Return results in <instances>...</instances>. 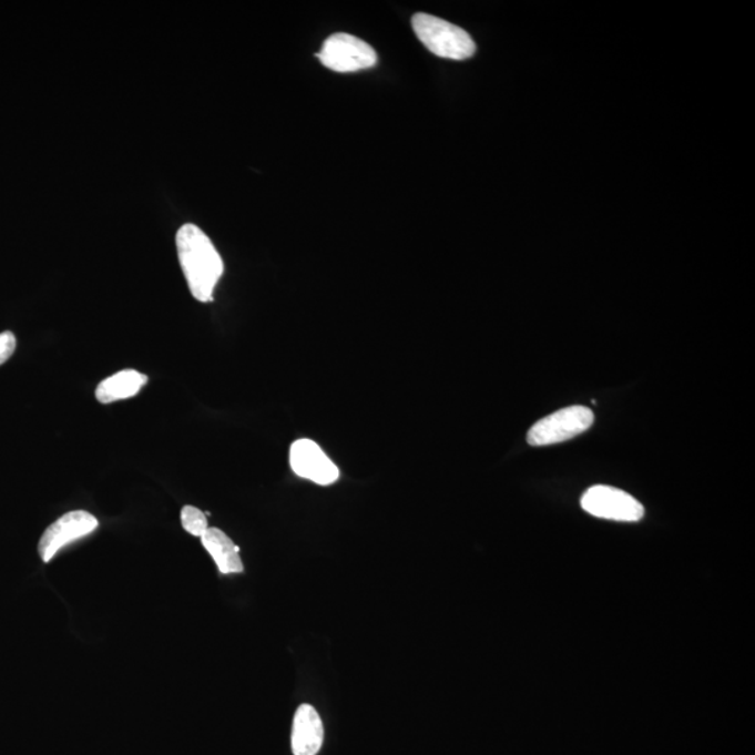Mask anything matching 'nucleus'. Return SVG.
<instances>
[{
	"label": "nucleus",
	"mask_w": 755,
	"mask_h": 755,
	"mask_svg": "<svg viewBox=\"0 0 755 755\" xmlns=\"http://www.w3.org/2000/svg\"><path fill=\"white\" fill-rule=\"evenodd\" d=\"M323 65L337 73H355L371 69L378 63L374 48L358 37L337 33L325 41L315 55Z\"/></svg>",
	"instance_id": "obj_4"
},
{
	"label": "nucleus",
	"mask_w": 755,
	"mask_h": 755,
	"mask_svg": "<svg viewBox=\"0 0 755 755\" xmlns=\"http://www.w3.org/2000/svg\"><path fill=\"white\" fill-rule=\"evenodd\" d=\"M594 421L591 409L583 406L565 407L555 414L544 417L530 428L528 433L529 446L545 447L569 441L589 430Z\"/></svg>",
	"instance_id": "obj_3"
},
{
	"label": "nucleus",
	"mask_w": 755,
	"mask_h": 755,
	"mask_svg": "<svg viewBox=\"0 0 755 755\" xmlns=\"http://www.w3.org/2000/svg\"><path fill=\"white\" fill-rule=\"evenodd\" d=\"M182 528L186 530L192 537L202 538L208 529L207 518L205 513L197 508L186 506L181 511Z\"/></svg>",
	"instance_id": "obj_11"
},
{
	"label": "nucleus",
	"mask_w": 755,
	"mask_h": 755,
	"mask_svg": "<svg viewBox=\"0 0 755 755\" xmlns=\"http://www.w3.org/2000/svg\"><path fill=\"white\" fill-rule=\"evenodd\" d=\"M147 381V375L137 373L135 369H123V371L112 375L99 385L98 390H95V398L104 405L130 399L141 392Z\"/></svg>",
	"instance_id": "obj_10"
},
{
	"label": "nucleus",
	"mask_w": 755,
	"mask_h": 755,
	"mask_svg": "<svg viewBox=\"0 0 755 755\" xmlns=\"http://www.w3.org/2000/svg\"><path fill=\"white\" fill-rule=\"evenodd\" d=\"M16 346H18V341H16V336L12 331L0 334V366L13 356Z\"/></svg>",
	"instance_id": "obj_12"
},
{
	"label": "nucleus",
	"mask_w": 755,
	"mask_h": 755,
	"mask_svg": "<svg viewBox=\"0 0 755 755\" xmlns=\"http://www.w3.org/2000/svg\"><path fill=\"white\" fill-rule=\"evenodd\" d=\"M417 39L439 58L465 61L475 55L476 44L460 27L436 16L417 13L411 19Z\"/></svg>",
	"instance_id": "obj_2"
},
{
	"label": "nucleus",
	"mask_w": 755,
	"mask_h": 755,
	"mask_svg": "<svg viewBox=\"0 0 755 755\" xmlns=\"http://www.w3.org/2000/svg\"><path fill=\"white\" fill-rule=\"evenodd\" d=\"M290 466L298 476L319 486H330L339 479V469L317 442L298 439L290 448Z\"/></svg>",
	"instance_id": "obj_7"
},
{
	"label": "nucleus",
	"mask_w": 755,
	"mask_h": 755,
	"mask_svg": "<svg viewBox=\"0 0 755 755\" xmlns=\"http://www.w3.org/2000/svg\"><path fill=\"white\" fill-rule=\"evenodd\" d=\"M99 528L98 518L85 511H72L53 522L39 543L41 560L50 562L59 550L89 537Z\"/></svg>",
	"instance_id": "obj_6"
},
{
	"label": "nucleus",
	"mask_w": 755,
	"mask_h": 755,
	"mask_svg": "<svg viewBox=\"0 0 755 755\" xmlns=\"http://www.w3.org/2000/svg\"><path fill=\"white\" fill-rule=\"evenodd\" d=\"M583 510L596 518L618 522H639L644 507L633 496L609 486H594L582 496Z\"/></svg>",
	"instance_id": "obj_5"
},
{
	"label": "nucleus",
	"mask_w": 755,
	"mask_h": 755,
	"mask_svg": "<svg viewBox=\"0 0 755 755\" xmlns=\"http://www.w3.org/2000/svg\"><path fill=\"white\" fill-rule=\"evenodd\" d=\"M176 252L192 296L201 303L213 302L224 264L212 239L195 224H185L176 233Z\"/></svg>",
	"instance_id": "obj_1"
},
{
	"label": "nucleus",
	"mask_w": 755,
	"mask_h": 755,
	"mask_svg": "<svg viewBox=\"0 0 755 755\" xmlns=\"http://www.w3.org/2000/svg\"><path fill=\"white\" fill-rule=\"evenodd\" d=\"M202 544L207 553L216 562L217 569L222 574H241L244 571L243 560L239 557V549L223 530L208 528L203 534Z\"/></svg>",
	"instance_id": "obj_9"
},
{
	"label": "nucleus",
	"mask_w": 755,
	"mask_h": 755,
	"mask_svg": "<svg viewBox=\"0 0 755 755\" xmlns=\"http://www.w3.org/2000/svg\"><path fill=\"white\" fill-rule=\"evenodd\" d=\"M324 723L314 706L304 704L294 715L292 748L294 755H317L324 744Z\"/></svg>",
	"instance_id": "obj_8"
}]
</instances>
